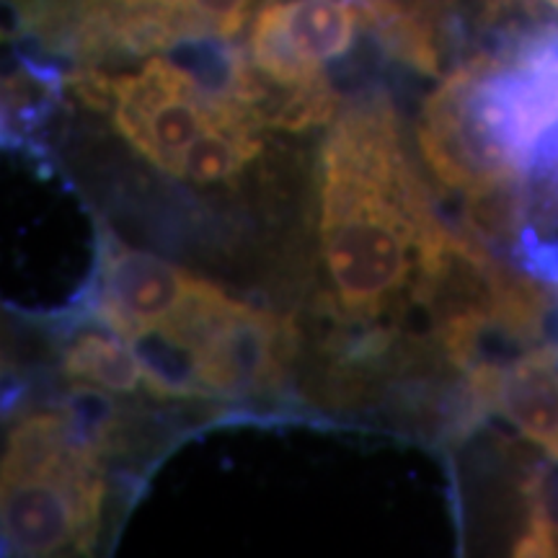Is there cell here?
<instances>
[{
	"instance_id": "6da1fadb",
	"label": "cell",
	"mask_w": 558,
	"mask_h": 558,
	"mask_svg": "<svg viewBox=\"0 0 558 558\" xmlns=\"http://www.w3.org/2000/svg\"><path fill=\"white\" fill-rule=\"evenodd\" d=\"M458 235L437 218L386 96L339 111L320 145L318 248L326 311L380 354L424 300Z\"/></svg>"
},
{
	"instance_id": "7a4b0ae2",
	"label": "cell",
	"mask_w": 558,
	"mask_h": 558,
	"mask_svg": "<svg viewBox=\"0 0 558 558\" xmlns=\"http://www.w3.org/2000/svg\"><path fill=\"white\" fill-rule=\"evenodd\" d=\"M94 424L68 407L32 409L11 424L0 488L5 554L90 548L107 497L99 460L107 424Z\"/></svg>"
},
{
	"instance_id": "3957f363",
	"label": "cell",
	"mask_w": 558,
	"mask_h": 558,
	"mask_svg": "<svg viewBox=\"0 0 558 558\" xmlns=\"http://www.w3.org/2000/svg\"><path fill=\"white\" fill-rule=\"evenodd\" d=\"M104 111L153 169L197 186L241 177L262 156L267 128L254 109L215 94L169 58H150L137 73L109 75Z\"/></svg>"
},
{
	"instance_id": "277c9868",
	"label": "cell",
	"mask_w": 558,
	"mask_h": 558,
	"mask_svg": "<svg viewBox=\"0 0 558 558\" xmlns=\"http://www.w3.org/2000/svg\"><path fill=\"white\" fill-rule=\"evenodd\" d=\"M360 19L352 0H271L251 26L248 58L279 88L308 86L352 47Z\"/></svg>"
},
{
	"instance_id": "5b68a950",
	"label": "cell",
	"mask_w": 558,
	"mask_h": 558,
	"mask_svg": "<svg viewBox=\"0 0 558 558\" xmlns=\"http://www.w3.org/2000/svg\"><path fill=\"white\" fill-rule=\"evenodd\" d=\"M199 284V277L177 264L109 239L101 254L96 316L99 324L140 347L186 308Z\"/></svg>"
},
{
	"instance_id": "8992f818",
	"label": "cell",
	"mask_w": 558,
	"mask_h": 558,
	"mask_svg": "<svg viewBox=\"0 0 558 558\" xmlns=\"http://www.w3.org/2000/svg\"><path fill=\"white\" fill-rule=\"evenodd\" d=\"M473 388L527 439L558 458V349L535 347L507 365L473 369Z\"/></svg>"
},
{
	"instance_id": "52a82bcc",
	"label": "cell",
	"mask_w": 558,
	"mask_h": 558,
	"mask_svg": "<svg viewBox=\"0 0 558 558\" xmlns=\"http://www.w3.org/2000/svg\"><path fill=\"white\" fill-rule=\"evenodd\" d=\"M60 367L68 380H73L75 386L94 388L96 393L130 396L145 390L153 399H158L156 378L143 354L104 324L101 329L73 333L62 349Z\"/></svg>"
},
{
	"instance_id": "ba28073f",
	"label": "cell",
	"mask_w": 558,
	"mask_h": 558,
	"mask_svg": "<svg viewBox=\"0 0 558 558\" xmlns=\"http://www.w3.org/2000/svg\"><path fill=\"white\" fill-rule=\"evenodd\" d=\"M535 163H541L546 171L558 173V124L546 132V137L541 140L538 148H535L533 156Z\"/></svg>"
},
{
	"instance_id": "9c48e42d",
	"label": "cell",
	"mask_w": 558,
	"mask_h": 558,
	"mask_svg": "<svg viewBox=\"0 0 558 558\" xmlns=\"http://www.w3.org/2000/svg\"><path fill=\"white\" fill-rule=\"evenodd\" d=\"M548 3H550V5H556V9H558V0H548Z\"/></svg>"
}]
</instances>
